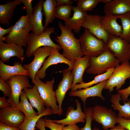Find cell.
Segmentation results:
<instances>
[{
	"instance_id": "9a60e30c",
	"label": "cell",
	"mask_w": 130,
	"mask_h": 130,
	"mask_svg": "<svg viewBox=\"0 0 130 130\" xmlns=\"http://www.w3.org/2000/svg\"><path fill=\"white\" fill-rule=\"evenodd\" d=\"M57 49L52 47L51 54L45 60L42 67L37 73L36 75L40 79H44L46 76V71L51 65L59 63H64L68 66V68L72 70L74 64L66 59L60 53Z\"/></svg>"
},
{
	"instance_id": "603a6c76",
	"label": "cell",
	"mask_w": 130,
	"mask_h": 130,
	"mask_svg": "<svg viewBox=\"0 0 130 130\" xmlns=\"http://www.w3.org/2000/svg\"><path fill=\"white\" fill-rule=\"evenodd\" d=\"M90 57L85 56L77 60L74 64L72 70L73 77L72 87L77 83L81 84L84 82L83 75L85 71L90 66Z\"/></svg>"
},
{
	"instance_id": "f6af8a7d",
	"label": "cell",
	"mask_w": 130,
	"mask_h": 130,
	"mask_svg": "<svg viewBox=\"0 0 130 130\" xmlns=\"http://www.w3.org/2000/svg\"><path fill=\"white\" fill-rule=\"evenodd\" d=\"M57 6L62 5L71 6L73 4V1L71 0H57Z\"/></svg>"
},
{
	"instance_id": "ba28073f",
	"label": "cell",
	"mask_w": 130,
	"mask_h": 130,
	"mask_svg": "<svg viewBox=\"0 0 130 130\" xmlns=\"http://www.w3.org/2000/svg\"><path fill=\"white\" fill-rule=\"evenodd\" d=\"M27 77L24 75H17L11 77L6 82L10 85L11 90L10 96L7 101L13 107L16 108L19 104V97L22 90L32 87Z\"/></svg>"
},
{
	"instance_id": "74e56055",
	"label": "cell",
	"mask_w": 130,
	"mask_h": 130,
	"mask_svg": "<svg viewBox=\"0 0 130 130\" xmlns=\"http://www.w3.org/2000/svg\"><path fill=\"white\" fill-rule=\"evenodd\" d=\"M24 5L26 8L27 15L30 17L32 15L33 11V8L32 6V0H20Z\"/></svg>"
},
{
	"instance_id": "3957f363",
	"label": "cell",
	"mask_w": 130,
	"mask_h": 130,
	"mask_svg": "<svg viewBox=\"0 0 130 130\" xmlns=\"http://www.w3.org/2000/svg\"><path fill=\"white\" fill-rule=\"evenodd\" d=\"M27 15L22 16L17 21L10 32L4 37L3 41L7 43H14L21 46H26L28 38L31 31Z\"/></svg>"
},
{
	"instance_id": "d6986e66",
	"label": "cell",
	"mask_w": 130,
	"mask_h": 130,
	"mask_svg": "<svg viewBox=\"0 0 130 130\" xmlns=\"http://www.w3.org/2000/svg\"><path fill=\"white\" fill-rule=\"evenodd\" d=\"M28 71L24 69L21 63L19 62L14 63L13 66H10L5 64L0 60V78L5 82H7L11 77L18 75L28 76Z\"/></svg>"
},
{
	"instance_id": "7dc6e473",
	"label": "cell",
	"mask_w": 130,
	"mask_h": 130,
	"mask_svg": "<svg viewBox=\"0 0 130 130\" xmlns=\"http://www.w3.org/2000/svg\"><path fill=\"white\" fill-rule=\"evenodd\" d=\"M92 130H100L98 128L94 127ZM109 130H128L125 128L123 127L119 124L117 126H115L114 127L111 128Z\"/></svg>"
},
{
	"instance_id": "1f68e13d",
	"label": "cell",
	"mask_w": 130,
	"mask_h": 130,
	"mask_svg": "<svg viewBox=\"0 0 130 130\" xmlns=\"http://www.w3.org/2000/svg\"><path fill=\"white\" fill-rule=\"evenodd\" d=\"M115 16L120 19L122 24V31L119 37L130 43V12Z\"/></svg>"
},
{
	"instance_id": "f546056e",
	"label": "cell",
	"mask_w": 130,
	"mask_h": 130,
	"mask_svg": "<svg viewBox=\"0 0 130 130\" xmlns=\"http://www.w3.org/2000/svg\"><path fill=\"white\" fill-rule=\"evenodd\" d=\"M114 69V68H112L107 70L105 72L96 76L93 80L89 82H84L81 84H75L72 87L71 91H76L81 88H85L94 84L108 80L111 76Z\"/></svg>"
},
{
	"instance_id": "7a4b0ae2",
	"label": "cell",
	"mask_w": 130,
	"mask_h": 130,
	"mask_svg": "<svg viewBox=\"0 0 130 130\" xmlns=\"http://www.w3.org/2000/svg\"><path fill=\"white\" fill-rule=\"evenodd\" d=\"M120 62L107 48L98 56L90 57V66L86 71L89 74L98 75L104 73L109 69L118 66Z\"/></svg>"
},
{
	"instance_id": "60d3db41",
	"label": "cell",
	"mask_w": 130,
	"mask_h": 130,
	"mask_svg": "<svg viewBox=\"0 0 130 130\" xmlns=\"http://www.w3.org/2000/svg\"><path fill=\"white\" fill-rule=\"evenodd\" d=\"M13 25H12L7 29H4L0 26V41H3V39L4 35L9 34L10 32Z\"/></svg>"
},
{
	"instance_id": "7bdbcfd3",
	"label": "cell",
	"mask_w": 130,
	"mask_h": 130,
	"mask_svg": "<svg viewBox=\"0 0 130 130\" xmlns=\"http://www.w3.org/2000/svg\"><path fill=\"white\" fill-rule=\"evenodd\" d=\"M0 130H20L18 128L14 127L0 122Z\"/></svg>"
},
{
	"instance_id": "6da1fadb",
	"label": "cell",
	"mask_w": 130,
	"mask_h": 130,
	"mask_svg": "<svg viewBox=\"0 0 130 130\" xmlns=\"http://www.w3.org/2000/svg\"><path fill=\"white\" fill-rule=\"evenodd\" d=\"M58 26L61 30L60 35L55 39L63 50L62 55L74 65L78 60L83 57V54L79 39L76 38L72 30L59 21Z\"/></svg>"
},
{
	"instance_id": "7c38bea8",
	"label": "cell",
	"mask_w": 130,
	"mask_h": 130,
	"mask_svg": "<svg viewBox=\"0 0 130 130\" xmlns=\"http://www.w3.org/2000/svg\"><path fill=\"white\" fill-rule=\"evenodd\" d=\"M92 109L93 120L101 124L104 130H108L115 126L117 116L111 109L100 105L95 106Z\"/></svg>"
},
{
	"instance_id": "8fae6325",
	"label": "cell",
	"mask_w": 130,
	"mask_h": 130,
	"mask_svg": "<svg viewBox=\"0 0 130 130\" xmlns=\"http://www.w3.org/2000/svg\"><path fill=\"white\" fill-rule=\"evenodd\" d=\"M102 16L87 14L82 27L87 29L92 34L106 43L110 35L105 30L101 23Z\"/></svg>"
},
{
	"instance_id": "b9f144b4",
	"label": "cell",
	"mask_w": 130,
	"mask_h": 130,
	"mask_svg": "<svg viewBox=\"0 0 130 130\" xmlns=\"http://www.w3.org/2000/svg\"><path fill=\"white\" fill-rule=\"evenodd\" d=\"M11 106V105L7 101L6 96H4L0 97V108H3Z\"/></svg>"
},
{
	"instance_id": "ac0fdd59",
	"label": "cell",
	"mask_w": 130,
	"mask_h": 130,
	"mask_svg": "<svg viewBox=\"0 0 130 130\" xmlns=\"http://www.w3.org/2000/svg\"><path fill=\"white\" fill-rule=\"evenodd\" d=\"M77 109H75L72 106H69L67 109L65 117L63 119L58 120L51 121L58 124H62L64 125L76 124L79 122H86V115L81 109L80 103L77 99L75 100Z\"/></svg>"
},
{
	"instance_id": "9c48e42d",
	"label": "cell",
	"mask_w": 130,
	"mask_h": 130,
	"mask_svg": "<svg viewBox=\"0 0 130 130\" xmlns=\"http://www.w3.org/2000/svg\"><path fill=\"white\" fill-rule=\"evenodd\" d=\"M106 45L120 62L130 59V43L126 40L119 36L110 35Z\"/></svg>"
},
{
	"instance_id": "e0dca14e",
	"label": "cell",
	"mask_w": 130,
	"mask_h": 130,
	"mask_svg": "<svg viewBox=\"0 0 130 130\" xmlns=\"http://www.w3.org/2000/svg\"><path fill=\"white\" fill-rule=\"evenodd\" d=\"M25 50L14 43L0 41V58L4 63L8 62L12 57H16L22 62L24 58Z\"/></svg>"
},
{
	"instance_id": "cb8c5ba5",
	"label": "cell",
	"mask_w": 130,
	"mask_h": 130,
	"mask_svg": "<svg viewBox=\"0 0 130 130\" xmlns=\"http://www.w3.org/2000/svg\"><path fill=\"white\" fill-rule=\"evenodd\" d=\"M72 10L73 15L68 21L65 22V25L72 30H73L74 32L78 33L87 14L86 12L79 10L77 6H73Z\"/></svg>"
},
{
	"instance_id": "484cf974",
	"label": "cell",
	"mask_w": 130,
	"mask_h": 130,
	"mask_svg": "<svg viewBox=\"0 0 130 130\" xmlns=\"http://www.w3.org/2000/svg\"><path fill=\"white\" fill-rule=\"evenodd\" d=\"M115 15H105L102 16L101 23L106 31L111 35L120 36L122 31V26L117 21Z\"/></svg>"
},
{
	"instance_id": "ee69618b",
	"label": "cell",
	"mask_w": 130,
	"mask_h": 130,
	"mask_svg": "<svg viewBox=\"0 0 130 130\" xmlns=\"http://www.w3.org/2000/svg\"><path fill=\"white\" fill-rule=\"evenodd\" d=\"M44 119L41 118L38 120L35 127L39 130H46L44 125Z\"/></svg>"
},
{
	"instance_id": "52a82bcc",
	"label": "cell",
	"mask_w": 130,
	"mask_h": 130,
	"mask_svg": "<svg viewBox=\"0 0 130 130\" xmlns=\"http://www.w3.org/2000/svg\"><path fill=\"white\" fill-rule=\"evenodd\" d=\"M130 78V64L129 61L122 63L116 67L109 78L107 80L104 89H108L110 93L115 87L117 91L124 84L126 80Z\"/></svg>"
},
{
	"instance_id": "30bf717a",
	"label": "cell",
	"mask_w": 130,
	"mask_h": 130,
	"mask_svg": "<svg viewBox=\"0 0 130 130\" xmlns=\"http://www.w3.org/2000/svg\"><path fill=\"white\" fill-rule=\"evenodd\" d=\"M52 48L49 46H45L38 48L33 53L34 56L33 60L30 63L22 65L24 69L28 71L29 74L28 76L31 79L32 83L34 84L37 73L40 69L46 58L50 55Z\"/></svg>"
},
{
	"instance_id": "ffe728a7",
	"label": "cell",
	"mask_w": 130,
	"mask_h": 130,
	"mask_svg": "<svg viewBox=\"0 0 130 130\" xmlns=\"http://www.w3.org/2000/svg\"><path fill=\"white\" fill-rule=\"evenodd\" d=\"M130 12V0H111L104 6L105 15H119Z\"/></svg>"
},
{
	"instance_id": "d590c367",
	"label": "cell",
	"mask_w": 130,
	"mask_h": 130,
	"mask_svg": "<svg viewBox=\"0 0 130 130\" xmlns=\"http://www.w3.org/2000/svg\"><path fill=\"white\" fill-rule=\"evenodd\" d=\"M0 90L3 92L4 96L9 98L11 92V87L10 84L0 78Z\"/></svg>"
},
{
	"instance_id": "e575fe53",
	"label": "cell",
	"mask_w": 130,
	"mask_h": 130,
	"mask_svg": "<svg viewBox=\"0 0 130 130\" xmlns=\"http://www.w3.org/2000/svg\"><path fill=\"white\" fill-rule=\"evenodd\" d=\"M93 109L91 107H89L84 109V112L86 115V123L84 126L80 129V130H92L91 127V123L92 120Z\"/></svg>"
},
{
	"instance_id": "44dd1931",
	"label": "cell",
	"mask_w": 130,
	"mask_h": 130,
	"mask_svg": "<svg viewBox=\"0 0 130 130\" xmlns=\"http://www.w3.org/2000/svg\"><path fill=\"white\" fill-rule=\"evenodd\" d=\"M44 1L40 0L35 5L31 16L29 18L31 31L34 33L40 34L44 31L45 28L42 23V6Z\"/></svg>"
},
{
	"instance_id": "4316f807",
	"label": "cell",
	"mask_w": 130,
	"mask_h": 130,
	"mask_svg": "<svg viewBox=\"0 0 130 130\" xmlns=\"http://www.w3.org/2000/svg\"><path fill=\"white\" fill-rule=\"evenodd\" d=\"M121 95L118 93L112 95L110 100L112 107L114 110H118L117 117H123L126 119H130V99H128L124 104L121 105L120 101L122 100Z\"/></svg>"
},
{
	"instance_id": "f35d334b",
	"label": "cell",
	"mask_w": 130,
	"mask_h": 130,
	"mask_svg": "<svg viewBox=\"0 0 130 130\" xmlns=\"http://www.w3.org/2000/svg\"><path fill=\"white\" fill-rule=\"evenodd\" d=\"M117 92L121 95L123 103L126 102L128 100V97L130 95V85L124 89L117 90Z\"/></svg>"
},
{
	"instance_id": "f1b7e54d",
	"label": "cell",
	"mask_w": 130,
	"mask_h": 130,
	"mask_svg": "<svg viewBox=\"0 0 130 130\" xmlns=\"http://www.w3.org/2000/svg\"><path fill=\"white\" fill-rule=\"evenodd\" d=\"M20 101L16 107L22 112L25 117L28 118L34 117L38 115L33 110V107L28 100L23 90L20 96Z\"/></svg>"
},
{
	"instance_id": "5b68a950",
	"label": "cell",
	"mask_w": 130,
	"mask_h": 130,
	"mask_svg": "<svg viewBox=\"0 0 130 130\" xmlns=\"http://www.w3.org/2000/svg\"><path fill=\"white\" fill-rule=\"evenodd\" d=\"M83 54L90 57H96L107 48L106 43L97 38L85 29L79 39Z\"/></svg>"
},
{
	"instance_id": "4fadbf2b",
	"label": "cell",
	"mask_w": 130,
	"mask_h": 130,
	"mask_svg": "<svg viewBox=\"0 0 130 130\" xmlns=\"http://www.w3.org/2000/svg\"><path fill=\"white\" fill-rule=\"evenodd\" d=\"M62 71L63 78L55 91L57 100L58 103L59 116L61 115L63 113L62 108V103L66 93L72 87L73 80L72 70L68 68Z\"/></svg>"
},
{
	"instance_id": "5bb4252c",
	"label": "cell",
	"mask_w": 130,
	"mask_h": 130,
	"mask_svg": "<svg viewBox=\"0 0 130 130\" xmlns=\"http://www.w3.org/2000/svg\"><path fill=\"white\" fill-rule=\"evenodd\" d=\"M24 114L11 106L0 110V122L10 126L18 128L25 118Z\"/></svg>"
},
{
	"instance_id": "bcb514c9",
	"label": "cell",
	"mask_w": 130,
	"mask_h": 130,
	"mask_svg": "<svg viewBox=\"0 0 130 130\" xmlns=\"http://www.w3.org/2000/svg\"><path fill=\"white\" fill-rule=\"evenodd\" d=\"M63 130H80V129L76 124H73L65 126Z\"/></svg>"
},
{
	"instance_id": "8992f818",
	"label": "cell",
	"mask_w": 130,
	"mask_h": 130,
	"mask_svg": "<svg viewBox=\"0 0 130 130\" xmlns=\"http://www.w3.org/2000/svg\"><path fill=\"white\" fill-rule=\"evenodd\" d=\"M54 82L53 77L51 80L47 81L45 83L36 75L34 84L37 88L45 106L46 108H51L53 114H58L59 112L56 92L53 90Z\"/></svg>"
},
{
	"instance_id": "2e32d148",
	"label": "cell",
	"mask_w": 130,
	"mask_h": 130,
	"mask_svg": "<svg viewBox=\"0 0 130 130\" xmlns=\"http://www.w3.org/2000/svg\"><path fill=\"white\" fill-rule=\"evenodd\" d=\"M107 80L100 82L96 85L83 89H79L71 91L69 93L71 97H77L83 101L84 109L86 108L85 104L87 98L92 97H98L103 100L105 99L102 95V91L104 89Z\"/></svg>"
},
{
	"instance_id": "4dcf8cb0",
	"label": "cell",
	"mask_w": 130,
	"mask_h": 130,
	"mask_svg": "<svg viewBox=\"0 0 130 130\" xmlns=\"http://www.w3.org/2000/svg\"><path fill=\"white\" fill-rule=\"evenodd\" d=\"M52 114V110L50 108H46L42 113L31 118L25 117L23 123L18 127L20 130H34L38 120L44 116L51 115Z\"/></svg>"
},
{
	"instance_id": "83f0119b",
	"label": "cell",
	"mask_w": 130,
	"mask_h": 130,
	"mask_svg": "<svg viewBox=\"0 0 130 130\" xmlns=\"http://www.w3.org/2000/svg\"><path fill=\"white\" fill-rule=\"evenodd\" d=\"M56 6V0H46L44 1L42 9L43 14L45 17L44 26L45 28H47L55 19Z\"/></svg>"
},
{
	"instance_id": "7402d4cb",
	"label": "cell",
	"mask_w": 130,
	"mask_h": 130,
	"mask_svg": "<svg viewBox=\"0 0 130 130\" xmlns=\"http://www.w3.org/2000/svg\"><path fill=\"white\" fill-rule=\"evenodd\" d=\"M22 3L20 0H8L4 4H0V23L9 26L10 22L12 19L15 10Z\"/></svg>"
},
{
	"instance_id": "8d00e7d4",
	"label": "cell",
	"mask_w": 130,
	"mask_h": 130,
	"mask_svg": "<svg viewBox=\"0 0 130 130\" xmlns=\"http://www.w3.org/2000/svg\"><path fill=\"white\" fill-rule=\"evenodd\" d=\"M44 125L51 130H63L65 126L53 122L50 119H44Z\"/></svg>"
},
{
	"instance_id": "d6a6232c",
	"label": "cell",
	"mask_w": 130,
	"mask_h": 130,
	"mask_svg": "<svg viewBox=\"0 0 130 130\" xmlns=\"http://www.w3.org/2000/svg\"><path fill=\"white\" fill-rule=\"evenodd\" d=\"M111 0H78V8L81 11L86 12L91 11L96 6L98 3L102 2L106 4Z\"/></svg>"
},
{
	"instance_id": "c3c4849f",
	"label": "cell",
	"mask_w": 130,
	"mask_h": 130,
	"mask_svg": "<svg viewBox=\"0 0 130 130\" xmlns=\"http://www.w3.org/2000/svg\"></svg>"
},
{
	"instance_id": "ab89813d",
	"label": "cell",
	"mask_w": 130,
	"mask_h": 130,
	"mask_svg": "<svg viewBox=\"0 0 130 130\" xmlns=\"http://www.w3.org/2000/svg\"><path fill=\"white\" fill-rule=\"evenodd\" d=\"M117 123L128 130H130V119H126L117 117Z\"/></svg>"
},
{
	"instance_id": "836d02e7",
	"label": "cell",
	"mask_w": 130,
	"mask_h": 130,
	"mask_svg": "<svg viewBox=\"0 0 130 130\" xmlns=\"http://www.w3.org/2000/svg\"><path fill=\"white\" fill-rule=\"evenodd\" d=\"M73 6L71 5H62L56 6L55 11V17L62 20L65 22L71 18V12Z\"/></svg>"
},
{
	"instance_id": "d4e9b609",
	"label": "cell",
	"mask_w": 130,
	"mask_h": 130,
	"mask_svg": "<svg viewBox=\"0 0 130 130\" xmlns=\"http://www.w3.org/2000/svg\"><path fill=\"white\" fill-rule=\"evenodd\" d=\"M24 90L27 98L32 107L37 110L38 115L42 113L46 108L36 86L34 85L32 88H28Z\"/></svg>"
},
{
	"instance_id": "277c9868",
	"label": "cell",
	"mask_w": 130,
	"mask_h": 130,
	"mask_svg": "<svg viewBox=\"0 0 130 130\" xmlns=\"http://www.w3.org/2000/svg\"><path fill=\"white\" fill-rule=\"evenodd\" d=\"M55 30L54 27H47L43 32L40 34L30 33L26 46V57L29 58L32 56L34 51L42 46H49L58 50L61 49L59 45L54 43L50 38V35L54 32Z\"/></svg>"
}]
</instances>
